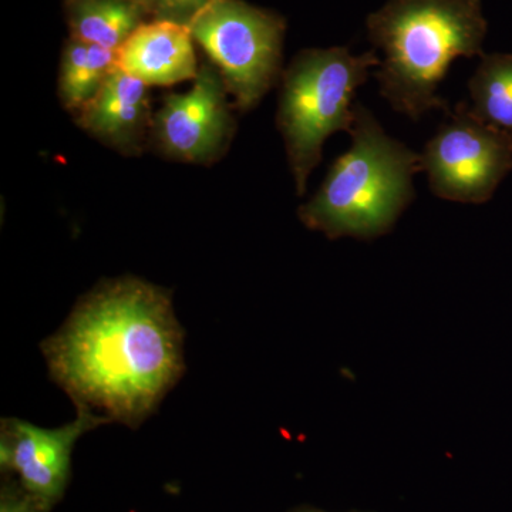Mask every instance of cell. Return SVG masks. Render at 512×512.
Here are the masks:
<instances>
[{"label":"cell","instance_id":"cell-8","mask_svg":"<svg viewBox=\"0 0 512 512\" xmlns=\"http://www.w3.org/2000/svg\"><path fill=\"white\" fill-rule=\"evenodd\" d=\"M106 417L87 407H77L72 423L43 429L29 421L3 419L0 426V467L15 474L20 485L49 512L60 500L70 480L74 446L83 434L103 424Z\"/></svg>","mask_w":512,"mask_h":512},{"label":"cell","instance_id":"cell-12","mask_svg":"<svg viewBox=\"0 0 512 512\" xmlns=\"http://www.w3.org/2000/svg\"><path fill=\"white\" fill-rule=\"evenodd\" d=\"M117 50L70 39L64 47L59 97L67 111L77 113L116 69Z\"/></svg>","mask_w":512,"mask_h":512},{"label":"cell","instance_id":"cell-3","mask_svg":"<svg viewBox=\"0 0 512 512\" xmlns=\"http://www.w3.org/2000/svg\"><path fill=\"white\" fill-rule=\"evenodd\" d=\"M353 109L352 147L298 211L306 228L329 239L387 234L413 201V177L421 171V154L390 137L362 104Z\"/></svg>","mask_w":512,"mask_h":512},{"label":"cell","instance_id":"cell-5","mask_svg":"<svg viewBox=\"0 0 512 512\" xmlns=\"http://www.w3.org/2000/svg\"><path fill=\"white\" fill-rule=\"evenodd\" d=\"M239 111L254 109L281 77L285 20L242 0H208L187 22Z\"/></svg>","mask_w":512,"mask_h":512},{"label":"cell","instance_id":"cell-15","mask_svg":"<svg viewBox=\"0 0 512 512\" xmlns=\"http://www.w3.org/2000/svg\"><path fill=\"white\" fill-rule=\"evenodd\" d=\"M0 512H46L20 485L18 480L3 481L0 490Z\"/></svg>","mask_w":512,"mask_h":512},{"label":"cell","instance_id":"cell-2","mask_svg":"<svg viewBox=\"0 0 512 512\" xmlns=\"http://www.w3.org/2000/svg\"><path fill=\"white\" fill-rule=\"evenodd\" d=\"M366 25L384 53L375 72L380 94L412 120L433 109L448 113L437 94L448 67L457 57L484 56L481 0H389Z\"/></svg>","mask_w":512,"mask_h":512},{"label":"cell","instance_id":"cell-10","mask_svg":"<svg viewBox=\"0 0 512 512\" xmlns=\"http://www.w3.org/2000/svg\"><path fill=\"white\" fill-rule=\"evenodd\" d=\"M194 43L187 23L144 22L117 49L116 66L148 87L174 86L197 77Z\"/></svg>","mask_w":512,"mask_h":512},{"label":"cell","instance_id":"cell-6","mask_svg":"<svg viewBox=\"0 0 512 512\" xmlns=\"http://www.w3.org/2000/svg\"><path fill=\"white\" fill-rule=\"evenodd\" d=\"M511 170V138L474 116L467 101L448 113L421 153L430 190L447 201L484 204Z\"/></svg>","mask_w":512,"mask_h":512},{"label":"cell","instance_id":"cell-4","mask_svg":"<svg viewBox=\"0 0 512 512\" xmlns=\"http://www.w3.org/2000/svg\"><path fill=\"white\" fill-rule=\"evenodd\" d=\"M380 63L375 50L352 55L349 47L308 49L282 72L276 124L296 194H305L309 175L322 161L325 141L338 131H352L356 89Z\"/></svg>","mask_w":512,"mask_h":512},{"label":"cell","instance_id":"cell-1","mask_svg":"<svg viewBox=\"0 0 512 512\" xmlns=\"http://www.w3.org/2000/svg\"><path fill=\"white\" fill-rule=\"evenodd\" d=\"M183 342L170 293L127 276L87 293L40 349L76 407L137 429L183 376Z\"/></svg>","mask_w":512,"mask_h":512},{"label":"cell","instance_id":"cell-9","mask_svg":"<svg viewBox=\"0 0 512 512\" xmlns=\"http://www.w3.org/2000/svg\"><path fill=\"white\" fill-rule=\"evenodd\" d=\"M153 117L147 84L117 66L99 92L74 113L77 126L127 157L143 153Z\"/></svg>","mask_w":512,"mask_h":512},{"label":"cell","instance_id":"cell-14","mask_svg":"<svg viewBox=\"0 0 512 512\" xmlns=\"http://www.w3.org/2000/svg\"><path fill=\"white\" fill-rule=\"evenodd\" d=\"M146 10L156 13L158 19L187 23L191 16L208 0H138Z\"/></svg>","mask_w":512,"mask_h":512},{"label":"cell","instance_id":"cell-7","mask_svg":"<svg viewBox=\"0 0 512 512\" xmlns=\"http://www.w3.org/2000/svg\"><path fill=\"white\" fill-rule=\"evenodd\" d=\"M191 90L170 94L157 110L150 143L161 156L188 164L220 160L234 137L227 87L211 63L201 64Z\"/></svg>","mask_w":512,"mask_h":512},{"label":"cell","instance_id":"cell-16","mask_svg":"<svg viewBox=\"0 0 512 512\" xmlns=\"http://www.w3.org/2000/svg\"><path fill=\"white\" fill-rule=\"evenodd\" d=\"M291 512H326V511L318 510V508L301 507V508H296V510H293ZM350 512H375V511H350Z\"/></svg>","mask_w":512,"mask_h":512},{"label":"cell","instance_id":"cell-11","mask_svg":"<svg viewBox=\"0 0 512 512\" xmlns=\"http://www.w3.org/2000/svg\"><path fill=\"white\" fill-rule=\"evenodd\" d=\"M144 12L146 9L138 0H72V39L117 50L143 25Z\"/></svg>","mask_w":512,"mask_h":512},{"label":"cell","instance_id":"cell-13","mask_svg":"<svg viewBox=\"0 0 512 512\" xmlns=\"http://www.w3.org/2000/svg\"><path fill=\"white\" fill-rule=\"evenodd\" d=\"M471 111L512 140V55H484L468 83Z\"/></svg>","mask_w":512,"mask_h":512}]
</instances>
